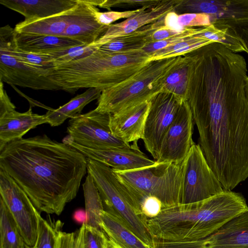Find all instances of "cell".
<instances>
[{"instance_id":"obj_1","label":"cell","mask_w":248,"mask_h":248,"mask_svg":"<svg viewBox=\"0 0 248 248\" xmlns=\"http://www.w3.org/2000/svg\"><path fill=\"white\" fill-rule=\"evenodd\" d=\"M0 169L27 194L41 214L60 215L77 196L87 158L46 134L11 141L0 149Z\"/></svg>"},{"instance_id":"obj_2","label":"cell","mask_w":248,"mask_h":248,"mask_svg":"<svg viewBox=\"0 0 248 248\" xmlns=\"http://www.w3.org/2000/svg\"><path fill=\"white\" fill-rule=\"evenodd\" d=\"M248 210L241 193L224 190L200 202L162 208L155 217L146 218V223L154 238L196 240L212 234Z\"/></svg>"},{"instance_id":"obj_3","label":"cell","mask_w":248,"mask_h":248,"mask_svg":"<svg viewBox=\"0 0 248 248\" xmlns=\"http://www.w3.org/2000/svg\"><path fill=\"white\" fill-rule=\"evenodd\" d=\"M87 55L51 68L50 77L62 90L73 93L80 88L103 91L129 78L149 62L142 50L115 53L94 47Z\"/></svg>"},{"instance_id":"obj_4","label":"cell","mask_w":248,"mask_h":248,"mask_svg":"<svg viewBox=\"0 0 248 248\" xmlns=\"http://www.w3.org/2000/svg\"><path fill=\"white\" fill-rule=\"evenodd\" d=\"M112 170L130 203L141 216V205L148 197L159 200L162 208L181 203L182 162H156L152 166L132 170Z\"/></svg>"},{"instance_id":"obj_5","label":"cell","mask_w":248,"mask_h":248,"mask_svg":"<svg viewBox=\"0 0 248 248\" xmlns=\"http://www.w3.org/2000/svg\"><path fill=\"white\" fill-rule=\"evenodd\" d=\"M182 56L148 62L129 78L102 91L95 109L113 114L150 101L163 91L166 77Z\"/></svg>"},{"instance_id":"obj_6","label":"cell","mask_w":248,"mask_h":248,"mask_svg":"<svg viewBox=\"0 0 248 248\" xmlns=\"http://www.w3.org/2000/svg\"><path fill=\"white\" fill-rule=\"evenodd\" d=\"M87 172L98 189L104 210L120 217L142 242L153 248L154 238L147 226L146 218L138 214L131 205L112 168L87 158Z\"/></svg>"},{"instance_id":"obj_7","label":"cell","mask_w":248,"mask_h":248,"mask_svg":"<svg viewBox=\"0 0 248 248\" xmlns=\"http://www.w3.org/2000/svg\"><path fill=\"white\" fill-rule=\"evenodd\" d=\"M182 172L181 204L200 202L225 190L199 144L192 145L182 162Z\"/></svg>"},{"instance_id":"obj_8","label":"cell","mask_w":248,"mask_h":248,"mask_svg":"<svg viewBox=\"0 0 248 248\" xmlns=\"http://www.w3.org/2000/svg\"><path fill=\"white\" fill-rule=\"evenodd\" d=\"M0 198L11 213L26 245L34 247L38 236L40 214L23 189L1 169Z\"/></svg>"},{"instance_id":"obj_9","label":"cell","mask_w":248,"mask_h":248,"mask_svg":"<svg viewBox=\"0 0 248 248\" xmlns=\"http://www.w3.org/2000/svg\"><path fill=\"white\" fill-rule=\"evenodd\" d=\"M110 114L95 109L71 118L67 128L68 135L76 143L94 149L126 148L130 146L115 137L109 127Z\"/></svg>"},{"instance_id":"obj_10","label":"cell","mask_w":248,"mask_h":248,"mask_svg":"<svg viewBox=\"0 0 248 248\" xmlns=\"http://www.w3.org/2000/svg\"><path fill=\"white\" fill-rule=\"evenodd\" d=\"M183 103L172 94L165 91L151 100L142 140L146 150L155 160L161 141Z\"/></svg>"},{"instance_id":"obj_11","label":"cell","mask_w":248,"mask_h":248,"mask_svg":"<svg viewBox=\"0 0 248 248\" xmlns=\"http://www.w3.org/2000/svg\"><path fill=\"white\" fill-rule=\"evenodd\" d=\"M194 121L189 106L184 102L160 144L155 161L181 163L195 143Z\"/></svg>"},{"instance_id":"obj_12","label":"cell","mask_w":248,"mask_h":248,"mask_svg":"<svg viewBox=\"0 0 248 248\" xmlns=\"http://www.w3.org/2000/svg\"><path fill=\"white\" fill-rule=\"evenodd\" d=\"M50 69L23 62L0 48V79L3 83L33 90H62L50 77Z\"/></svg>"},{"instance_id":"obj_13","label":"cell","mask_w":248,"mask_h":248,"mask_svg":"<svg viewBox=\"0 0 248 248\" xmlns=\"http://www.w3.org/2000/svg\"><path fill=\"white\" fill-rule=\"evenodd\" d=\"M62 142L75 148L88 159L97 161L113 170L129 171L152 166L155 161L150 159L139 148L138 141L126 148H109L94 149L79 145L68 135Z\"/></svg>"},{"instance_id":"obj_14","label":"cell","mask_w":248,"mask_h":248,"mask_svg":"<svg viewBox=\"0 0 248 248\" xmlns=\"http://www.w3.org/2000/svg\"><path fill=\"white\" fill-rule=\"evenodd\" d=\"M169 248H248V210L205 238L172 241Z\"/></svg>"},{"instance_id":"obj_15","label":"cell","mask_w":248,"mask_h":248,"mask_svg":"<svg viewBox=\"0 0 248 248\" xmlns=\"http://www.w3.org/2000/svg\"><path fill=\"white\" fill-rule=\"evenodd\" d=\"M5 90L0 91V149L8 142L23 138L29 131L47 123L45 115L32 112L31 107L24 112L16 110Z\"/></svg>"},{"instance_id":"obj_16","label":"cell","mask_w":248,"mask_h":248,"mask_svg":"<svg viewBox=\"0 0 248 248\" xmlns=\"http://www.w3.org/2000/svg\"><path fill=\"white\" fill-rule=\"evenodd\" d=\"M181 0H161L154 6L141 7L139 12L125 20L109 25L106 32L91 45L97 48L114 39L154 23L169 13L175 12Z\"/></svg>"},{"instance_id":"obj_17","label":"cell","mask_w":248,"mask_h":248,"mask_svg":"<svg viewBox=\"0 0 248 248\" xmlns=\"http://www.w3.org/2000/svg\"><path fill=\"white\" fill-rule=\"evenodd\" d=\"M99 9L88 0H78L63 37L91 45L103 35L109 26L99 24L95 13Z\"/></svg>"},{"instance_id":"obj_18","label":"cell","mask_w":248,"mask_h":248,"mask_svg":"<svg viewBox=\"0 0 248 248\" xmlns=\"http://www.w3.org/2000/svg\"><path fill=\"white\" fill-rule=\"evenodd\" d=\"M150 101H145L110 114L109 127L112 134L124 142L143 139Z\"/></svg>"},{"instance_id":"obj_19","label":"cell","mask_w":248,"mask_h":248,"mask_svg":"<svg viewBox=\"0 0 248 248\" xmlns=\"http://www.w3.org/2000/svg\"><path fill=\"white\" fill-rule=\"evenodd\" d=\"M175 12L206 14L214 21L245 19L248 18V0H181Z\"/></svg>"},{"instance_id":"obj_20","label":"cell","mask_w":248,"mask_h":248,"mask_svg":"<svg viewBox=\"0 0 248 248\" xmlns=\"http://www.w3.org/2000/svg\"><path fill=\"white\" fill-rule=\"evenodd\" d=\"M78 0H0V3L25 17V20L46 18L75 6Z\"/></svg>"},{"instance_id":"obj_21","label":"cell","mask_w":248,"mask_h":248,"mask_svg":"<svg viewBox=\"0 0 248 248\" xmlns=\"http://www.w3.org/2000/svg\"><path fill=\"white\" fill-rule=\"evenodd\" d=\"M196 59L195 51L183 56L166 77L162 91L172 94L181 103L187 101Z\"/></svg>"},{"instance_id":"obj_22","label":"cell","mask_w":248,"mask_h":248,"mask_svg":"<svg viewBox=\"0 0 248 248\" xmlns=\"http://www.w3.org/2000/svg\"><path fill=\"white\" fill-rule=\"evenodd\" d=\"M101 227L110 244L116 248H150L116 215L104 210L101 215Z\"/></svg>"},{"instance_id":"obj_23","label":"cell","mask_w":248,"mask_h":248,"mask_svg":"<svg viewBox=\"0 0 248 248\" xmlns=\"http://www.w3.org/2000/svg\"><path fill=\"white\" fill-rule=\"evenodd\" d=\"M16 47L21 50L41 54L53 53L83 44L63 37L45 35H27L15 31Z\"/></svg>"},{"instance_id":"obj_24","label":"cell","mask_w":248,"mask_h":248,"mask_svg":"<svg viewBox=\"0 0 248 248\" xmlns=\"http://www.w3.org/2000/svg\"><path fill=\"white\" fill-rule=\"evenodd\" d=\"M73 7L62 13L46 18L24 20L17 23L14 30L17 33L22 34L63 37L68 27Z\"/></svg>"},{"instance_id":"obj_25","label":"cell","mask_w":248,"mask_h":248,"mask_svg":"<svg viewBox=\"0 0 248 248\" xmlns=\"http://www.w3.org/2000/svg\"><path fill=\"white\" fill-rule=\"evenodd\" d=\"M164 17L130 34L114 39L96 48L115 53L140 51L150 44V36L153 31L164 25Z\"/></svg>"},{"instance_id":"obj_26","label":"cell","mask_w":248,"mask_h":248,"mask_svg":"<svg viewBox=\"0 0 248 248\" xmlns=\"http://www.w3.org/2000/svg\"><path fill=\"white\" fill-rule=\"evenodd\" d=\"M101 92L99 89L89 88L58 108H49L45 114L47 124L51 126H58L68 118L71 119L80 114L87 105L99 98Z\"/></svg>"},{"instance_id":"obj_27","label":"cell","mask_w":248,"mask_h":248,"mask_svg":"<svg viewBox=\"0 0 248 248\" xmlns=\"http://www.w3.org/2000/svg\"><path fill=\"white\" fill-rule=\"evenodd\" d=\"M0 248H26L27 246L7 206L0 198Z\"/></svg>"},{"instance_id":"obj_28","label":"cell","mask_w":248,"mask_h":248,"mask_svg":"<svg viewBox=\"0 0 248 248\" xmlns=\"http://www.w3.org/2000/svg\"><path fill=\"white\" fill-rule=\"evenodd\" d=\"M85 200V211L88 217L86 225L102 231L101 215L104 210L102 200L93 178L89 174L82 185Z\"/></svg>"},{"instance_id":"obj_29","label":"cell","mask_w":248,"mask_h":248,"mask_svg":"<svg viewBox=\"0 0 248 248\" xmlns=\"http://www.w3.org/2000/svg\"><path fill=\"white\" fill-rule=\"evenodd\" d=\"M196 37L220 43L234 53L245 52V50L238 39L229 33L227 29L222 26L211 24L201 27Z\"/></svg>"},{"instance_id":"obj_30","label":"cell","mask_w":248,"mask_h":248,"mask_svg":"<svg viewBox=\"0 0 248 248\" xmlns=\"http://www.w3.org/2000/svg\"><path fill=\"white\" fill-rule=\"evenodd\" d=\"M63 224L60 220H46L39 215L38 233L35 248H58V236Z\"/></svg>"},{"instance_id":"obj_31","label":"cell","mask_w":248,"mask_h":248,"mask_svg":"<svg viewBox=\"0 0 248 248\" xmlns=\"http://www.w3.org/2000/svg\"><path fill=\"white\" fill-rule=\"evenodd\" d=\"M212 24L225 28L229 33L238 39L248 54V18L219 19Z\"/></svg>"},{"instance_id":"obj_32","label":"cell","mask_w":248,"mask_h":248,"mask_svg":"<svg viewBox=\"0 0 248 248\" xmlns=\"http://www.w3.org/2000/svg\"><path fill=\"white\" fill-rule=\"evenodd\" d=\"M201 27L185 28L179 33L169 38L158 41L146 46L142 49V51L149 56L152 53L162 49L170 46L179 43L187 38L193 36L199 33Z\"/></svg>"},{"instance_id":"obj_33","label":"cell","mask_w":248,"mask_h":248,"mask_svg":"<svg viewBox=\"0 0 248 248\" xmlns=\"http://www.w3.org/2000/svg\"><path fill=\"white\" fill-rule=\"evenodd\" d=\"M214 22L212 16L203 13H186L177 15L176 17L177 26L180 30L185 28L206 26Z\"/></svg>"},{"instance_id":"obj_34","label":"cell","mask_w":248,"mask_h":248,"mask_svg":"<svg viewBox=\"0 0 248 248\" xmlns=\"http://www.w3.org/2000/svg\"><path fill=\"white\" fill-rule=\"evenodd\" d=\"M109 241L104 232L84 224L83 248H107Z\"/></svg>"},{"instance_id":"obj_35","label":"cell","mask_w":248,"mask_h":248,"mask_svg":"<svg viewBox=\"0 0 248 248\" xmlns=\"http://www.w3.org/2000/svg\"><path fill=\"white\" fill-rule=\"evenodd\" d=\"M84 224L72 232L60 231L58 236V248H83Z\"/></svg>"},{"instance_id":"obj_36","label":"cell","mask_w":248,"mask_h":248,"mask_svg":"<svg viewBox=\"0 0 248 248\" xmlns=\"http://www.w3.org/2000/svg\"><path fill=\"white\" fill-rule=\"evenodd\" d=\"M139 10L140 8L124 12L110 11L101 12L98 10L95 13V17L99 24L105 26H109L118 20L129 18L136 14Z\"/></svg>"},{"instance_id":"obj_37","label":"cell","mask_w":248,"mask_h":248,"mask_svg":"<svg viewBox=\"0 0 248 248\" xmlns=\"http://www.w3.org/2000/svg\"><path fill=\"white\" fill-rule=\"evenodd\" d=\"M161 0H103L99 7L110 10L111 7H124L141 6H152L157 4Z\"/></svg>"},{"instance_id":"obj_38","label":"cell","mask_w":248,"mask_h":248,"mask_svg":"<svg viewBox=\"0 0 248 248\" xmlns=\"http://www.w3.org/2000/svg\"><path fill=\"white\" fill-rule=\"evenodd\" d=\"M162 209L161 202L154 197L146 198L140 207V213L146 218L155 217L159 214Z\"/></svg>"},{"instance_id":"obj_39","label":"cell","mask_w":248,"mask_h":248,"mask_svg":"<svg viewBox=\"0 0 248 248\" xmlns=\"http://www.w3.org/2000/svg\"><path fill=\"white\" fill-rule=\"evenodd\" d=\"M183 30L179 31L167 27L164 25H162L155 30L151 34L150 36V44L172 37L179 33Z\"/></svg>"},{"instance_id":"obj_40","label":"cell","mask_w":248,"mask_h":248,"mask_svg":"<svg viewBox=\"0 0 248 248\" xmlns=\"http://www.w3.org/2000/svg\"><path fill=\"white\" fill-rule=\"evenodd\" d=\"M73 218L78 223L86 224L88 217L86 211L83 209L77 210L74 213Z\"/></svg>"},{"instance_id":"obj_41","label":"cell","mask_w":248,"mask_h":248,"mask_svg":"<svg viewBox=\"0 0 248 248\" xmlns=\"http://www.w3.org/2000/svg\"><path fill=\"white\" fill-rule=\"evenodd\" d=\"M245 92L246 99L248 103V77L246 78L245 80Z\"/></svg>"},{"instance_id":"obj_42","label":"cell","mask_w":248,"mask_h":248,"mask_svg":"<svg viewBox=\"0 0 248 248\" xmlns=\"http://www.w3.org/2000/svg\"><path fill=\"white\" fill-rule=\"evenodd\" d=\"M107 248H115V247L113 246L112 245L110 244L109 243V245L108 246Z\"/></svg>"},{"instance_id":"obj_43","label":"cell","mask_w":248,"mask_h":248,"mask_svg":"<svg viewBox=\"0 0 248 248\" xmlns=\"http://www.w3.org/2000/svg\"><path fill=\"white\" fill-rule=\"evenodd\" d=\"M26 248H35L34 247H29V246H27Z\"/></svg>"}]
</instances>
